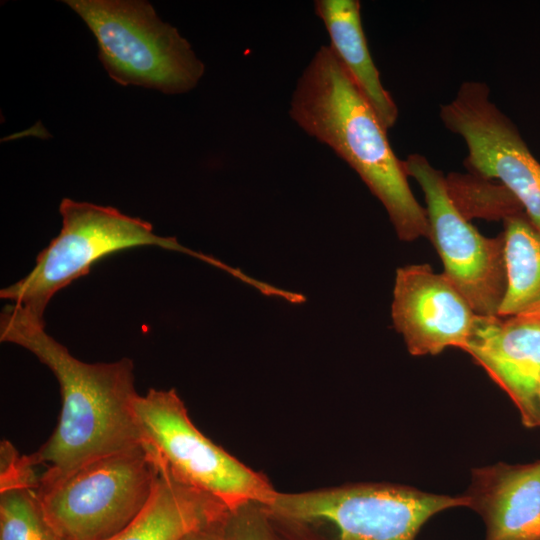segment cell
Returning a JSON list of instances; mask_svg holds the SVG:
<instances>
[{
	"label": "cell",
	"mask_w": 540,
	"mask_h": 540,
	"mask_svg": "<svg viewBox=\"0 0 540 540\" xmlns=\"http://www.w3.org/2000/svg\"><path fill=\"white\" fill-rule=\"evenodd\" d=\"M0 340L31 352L55 375L62 407L50 438L25 465L44 466L39 486L53 483L97 458L143 443L134 412V363L124 357L109 363H86L50 336L45 325L15 304L0 314Z\"/></svg>",
	"instance_id": "cell-1"
},
{
	"label": "cell",
	"mask_w": 540,
	"mask_h": 540,
	"mask_svg": "<svg viewBox=\"0 0 540 540\" xmlns=\"http://www.w3.org/2000/svg\"><path fill=\"white\" fill-rule=\"evenodd\" d=\"M289 114L356 171L385 207L399 239H429L426 208L411 191L387 129L330 46L322 45L303 71Z\"/></svg>",
	"instance_id": "cell-2"
},
{
	"label": "cell",
	"mask_w": 540,
	"mask_h": 540,
	"mask_svg": "<svg viewBox=\"0 0 540 540\" xmlns=\"http://www.w3.org/2000/svg\"><path fill=\"white\" fill-rule=\"evenodd\" d=\"M59 234L38 254L28 275L0 290V297L45 325L52 297L74 280L87 275L102 258L122 250L153 246L200 258L228 270V266L182 246L174 237L154 233L148 221L123 214L110 206L62 199Z\"/></svg>",
	"instance_id": "cell-3"
},
{
	"label": "cell",
	"mask_w": 540,
	"mask_h": 540,
	"mask_svg": "<svg viewBox=\"0 0 540 540\" xmlns=\"http://www.w3.org/2000/svg\"><path fill=\"white\" fill-rule=\"evenodd\" d=\"M97 40L99 59L118 84L180 94L193 89L205 66L178 30L139 0H66Z\"/></svg>",
	"instance_id": "cell-4"
},
{
	"label": "cell",
	"mask_w": 540,
	"mask_h": 540,
	"mask_svg": "<svg viewBox=\"0 0 540 540\" xmlns=\"http://www.w3.org/2000/svg\"><path fill=\"white\" fill-rule=\"evenodd\" d=\"M157 476L156 456L142 443L34 488L46 519L64 539L108 540L143 511Z\"/></svg>",
	"instance_id": "cell-5"
},
{
	"label": "cell",
	"mask_w": 540,
	"mask_h": 540,
	"mask_svg": "<svg viewBox=\"0 0 540 540\" xmlns=\"http://www.w3.org/2000/svg\"><path fill=\"white\" fill-rule=\"evenodd\" d=\"M143 443L180 482L212 496L234 512L250 502L266 505L275 490L204 436L174 389H149L134 402Z\"/></svg>",
	"instance_id": "cell-6"
},
{
	"label": "cell",
	"mask_w": 540,
	"mask_h": 540,
	"mask_svg": "<svg viewBox=\"0 0 540 540\" xmlns=\"http://www.w3.org/2000/svg\"><path fill=\"white\" fill-rule=\"evenodd\" d=\"M468 507V498L399 485L366 484L304 493L275 492L265 507L277 516L331 523L339 540H415L433 515Z\"/></svg>",
	"instance_id": "cell-7"
},
{
	"label": "cell",
	"mask_w": 540,
	"mask_h": 540,
	"mask_svg": "<svg viewBox=\"0 0 540 540\" xmlns=\"http://www.w3.org/2000/svg\"><path fill=\"white\" fill-rule=\"evenodd\" d=\"M425 195L429 239L446 277L480 316H498L507 287L503 234L488 238L467 220L453 201L442 172L422 155L403 161Z\"/></svg>",
	"instance_id": "cell-8"
},
{
	"label": "cell",
	"mask_w": 540,
	"mask_h": 540,
	"mask_svg": "<svg viewBox=\"0 0 540 540\" xmlns=\"http://www.w3.org/2000/svg\"><path fill=\"white\" fill-rule=\"evenodd\" d=\"M451 132L466 142V165L477 176L499 180L540 230V162L513 122L490 100L485 83L464 82L440 109Z\"/></svg>",
	"instance_id": "cell-9"
},
{
	"label": "cell",
	"mask_w": 540,
	"mask_h": 540,
	"mask_svg": "<svg viewBox=\"0 0 540 540\" xmlns=\"http://www.w3.org/2000/svg\"><path fill=\"white\" fill-rule=\"evenodd\" d=\"M391 316L409 353L423 356L462 350L478 315L444 273L412 264L396 270Z\"/></svg>",
	"instance_id": "cell-10"
},
{
	"label": "cell",
	"mask_w": 540,
	"mask_h": 540,
	"mask_svg": "<svg viewBox=\"0 0 540 540\" xmlns=\"http://www.w3.org/2000/svg\"><path fill=\"white\" fill-rule=\"evenodd\" d=\"M518 408L526 427L540 426V316H477L462 349Z\"/></svg>",
	"instance_id": "cell-11"
},
{
	"label": "cell",
	"mask_w": 540,
	"mask_h": 540,
	"mask_svg": "<svg viewBox=\"0 0 540 540\" xmlns=\"http://www.w3.org/2000/svg\"><path fill=\"white\" fill-rule=\"evenodd\" d=\"M465 495L484 521L485 540H540V460L475 469Z\"/></svg>",
	"instance_id": "cell-12"
},
{
	"label": "cell",
	"mask_w": 540,
	"mask_h": 540,
	"mask_svg": "<svg viewBox=\"0 0 540 540\" xmlns=\"http://www.w3.org/2000/svg\"><path fill=\"white\" fill-rule=\"evenodd\" d=\"M158 476L143 511L108 540H186L217 525L228 509L177 480L155 454Z\"/></svg>",
	"instance_id": "cell-13"
},
{
	"label": "cell",
	"mask_w": 540,
	"mask_h": 540,
	"mask_svg": "<svg viewBox=\"0 0 540 540\" xmlns=\"http://www.w3.org/2000/svg\"><path fill=\"white\" fill-rule=\"evenodd\" d=\"M360 7L358 0L315 1V12L330 37L329 46L388 130L396 123L398 108L384 88L370 55L362 28Z\"/></svg>",
	"instance_id": "cell-14"
},
{
	"label": "cell",
	"mask_w": 540,
	"mask_h": 540,
	"mask_svg": "<svg viewBox=\"0 0 540 540\" xmlns=\"http://www.w3.org/2000/svg\"><path fill=\"white\" fill-rule=\"evenodd\" d=\"M36 478V471L21 464L11 444L1 447L0 540H66L44 515Z\"/></svg>",
	"instance_id": "cell-15"
},
{
	"label": "cell",
	"mask_w": 540,
	"mask_h": 540,
	"mask_svg": "<svg viewBox=\"0 0 540 540\" xmlns=\"http://www.w3.org/2000/svg\"><path fill=\"white\" fill-rule=\"evenodd\" d=\"M504 225L507 287L498 316H540V230L521 212Z\"/></svg>",
	"instance_id": "cell-16"
},
{
	"label": "cell",
	"mask_w": 540,
	"mask_h": 540,
	"mask_svg": "<svg viewBox=\"0 0 540 540\" xmlns=\"http://www.w3.org/2000/svg\"><path fill=\"white\" fill-rule=\"evenodd\" d=\"M219 540H271L258 523L241 519L237 521L229 534Z\"/></svg>",
	"instance_id": "cell-17"
},
{
	"label": "cell",
	"mask_w": 540,
	"mask_h": 540,
	"mask_svg": "<svg viewBox=\"0 0 540 540\" xmlns=\"http://www.w3.org/2000/svg\"><path fill=\"white\" fill-rule=\"evenodd\" d=\"M215 527V526H214ZM212 527L211 529H208L206 531L197 533L192 535L186 540H219V537H216L214 533H212Z\"/></svg>",
	"instance_id": "cell-18"
}]
</instances>
